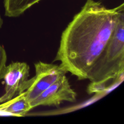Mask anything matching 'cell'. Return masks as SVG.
<instances>
[{
  "label": "cell",
  "mask_w": 124,
  "mask_h": 124,
  "mask_svg": "<svg viewBox=\"0 0 124 124\" xmlns=\"http://www.w3.org/2000/svg\"><path fill=\"white\" fill-rule=\"evenodd\" d=\"M124 3L107 8L102 2L86 0L62 32L53 61L78 80L88 79L114 31Z\"/></svg>",
  "instance_id": "6da1fadb"
},
{
  "label": "cell",
  "mask_w": 124,
  "mask_h": 124,
  "mask_svg": "<svg viewBox=\"0 0 124 124\" xmlns=\"http://www.w3.org/2000/svg\"><path fill=\"white\" fill-rule=\"evenodd\" d=\"M124 72V7L119 13L112 36L92 69L88 79L91 82L123 79Z\"/></svg>",
  "instance_id": "7a4b0ae2"
},
{
  "label": "cell",
  "mask_w": 124,
  "mask_h": 124,
  "mask_svg": "<svg viewBox=\"0 0 124 124\" xmlns=\"http://www.w3.org/2000/svg\"><path fill=\"white\" fill-rule=\"evenodd\" d=\"M34 65L35 76L29 79V87L24 92L30 102L67 73L60 64L39 61Z\"/></svg>",
  "instance_id": "3957f363"
},
{
  "label": "cell",
  "mask_w": 124,
  "mask_h": 124,
  "mask_svg": "<svg viewBox=\"0 0 124 124\" xmlns=\"http://www.w3.org/2000/svg\"><path fill=\"white\" fill-rule=\"evenodd\" d=\"M30 67L24 62H12L6 66L2 78L4 93L0 97V104L6 102L25 92L29 87Z\"/></svg>",
  "instance_id": "277c9868"
},
{
  "label": "cell",
  "mask_w": 124,
  "mask_h": 124,
  "mask_svg": "<svg viewBox=\"0 0 124 124\" xmlns=\"http://www.w3.org/2000/svg\"><path fill=\"white\" fill-rule=\"evenodd\" d=\"M77 95L64 75L31 102L30 105L31 109L40 106L57 107L64 101L75 102Z\"/></svg>",
  "instance_id": "5b68a950"
},
{
  "label": "cell",
  "mask_w": 124,
  "mask_h": 124,
  "mask_svg": "<svg viewBox=\"0 0 124 124\" xmlns=\"http://www.w3.org/2000/svg\"><path fill=\"white\" fill-rule=\"evenodd\" d=\"M2 104L0 105V111L13 116H24L31 109L30 102L27 99L24 92Z\"/></svg>",
  "instance_id": "8992f818"
},
{
  "label": "cell",
  "mask_w": 124,
  "mask_h": 124,
  "mask_svg": "<svg viewBox=\"0 0 124 124\" xmlns=\"http://www.w3.org/2000/svg\"><path fill=\"white\" fill-rule=\"evenodd\" d=\"M41 0H4L5 16L16 17Z\"/></svg>",
  "instance_id": "52a82bcc"
},
{
  "label": "cell",
  "mask_w": 124,
  "mask_h": 124,
  "mask_svg": "<svg viewBox=\"0 0 124 124\" xmlns=\"http://www.w3.org/2000/svg\"><path fill=\"white\" fill-rule=\"evenodd\" d=\"M7 61V55L4 48L0 45V80L2 78V76L6 67Z\"/></svg>",
  "instance_id": "ba28073f"
},
{
  "label": "cell",
  "mask_w": 124,
  "mask_h": 124,
  "mask_svg": "<svg viewBox=\"0 0 124 124\" xmlns=\"http://www.w3.org/2000/svg\"><path fill=\"white\" fill-rule=\"evenodd\" d=\"M2 24H3V20H2V19L1 18V16H0V29L1 28V27H2Z\"/></svg>",
  "instance_id": "9c48e42d"
}]
</instances>
